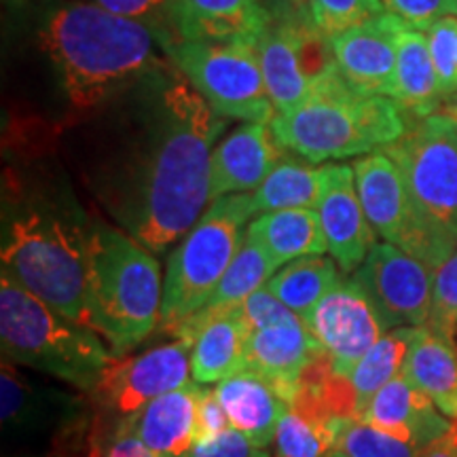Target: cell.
Segmentation results:
<instances>
[{
    "label": "cell",
    "instance_id": "37",
    "mask_svg": "<svg viewBox=\"0 0 457 457\" xmlns=\"http://www.w3.org/2000/svg\"><path fill=\"white\" fill-rule=\"evenodd\" d=\"M328 453L320 432L295 411H288L278 424L271 457H324Z\"/></svg>",
    "mask_w": 457,
    "mask_h": 457
},
{
    "label": "cell",
    "instance_id": "39",
    "mask_svg": "<svg viewBox=\"0 0 457 457\" xmlns=\"http://www.w3.org/2000/svg\"><path fill=\"white\" fill-rule=\"evenodd\" d=\"M242 310L250 330L278 327V324H293L303 320L299 313H295L290 307H286L267 286H262V288L256 290L254 295H250L248 299L242 303Z\"/></svg>",
    "mask_w": 457,
    "mask_h": 457
},
{
    "label": "cell",
    "instance_id": "18",
    "mask_svg": "<svg viewBox=\"0 0 457 457\" xmlns=\"http://www.w3.org/2000/svg\"><path fill=\"white\" fill-rule=\"evenodd\" d=\"M0 398L3 430L9 436L28 438L49 432L64 434L81 424V398L51 386H41L30 377L21 375L9 360H3Z\"/></svg>",
    "mask_w": 457,
    "mask_h": 457
},
{
    "label": "cell",
    "instance_id": "33",
    "mask_svg": "<svg viewBox=\"0 0 457 457\" xmlns=\"http://www.w3.org/2000/svg\"><path fill=\"white\" fill-rule=\"evenodd\" d=\"M347 457H420L424 451L360 420H341L335 449Z\"/></svg>",
    "mask_w": 457,
    "mask_h": 457
},
{
    "label": "cell",
    "instance_id": "24",
    "mask_svg": "<svg viewBox=\"0 0 457 457\" xmlns=\"http://www.w3.org/2000/svg\"><path fill=\"white\" fill-rule=\"evenodd\" d=\"M270 21L265 0H180L182 41H253Z\"/></svg>",
    "mask_w": 457,
    "mask_h": 457
},
{
    "label": "cell",
    "instance_id": "44",
    "mask_svg": "<svg viewBox=\"0 0 457 457\" xmlns=\"http://www.w3.org/2000/svg\"><path fill=\"white\" fill-rule=\"evenodd\" d=\"M449 114H453V117H457V96H453V98H451V112Z\"/></svg>",
    "mask_w": 457,
    "mask_h": 457
},
{
    "label": "cell",
    "instance_id": "3",
    "mask_svg": "<svg viewBox=\"0 0 457 457\" xmlns=\"http://www.w3.org/2000/svg\"><path fill=\"white\" fill-rule=\"evenodd\" d=\"M37 37L77 114L106 104L168 57L148 28L85 0L49 7Z\"/></svg>",
    "mask_w": 457,
    "mask_h": 457
},
{
    "label": "cell",
    "instance_id": "10",
    "mask_svg": "<svg viewBox=\"0 0 457 457\" xmlns=\"http://www.w3.org/2000/svg\"><path fill=\"white\" fill-rule=\"evenodd\" d=\"M265 7L270 21L256 47L273 108L286 112L337 68V62L330 38L313 26L301 0H265Z\"/></svg>",
    "mask_w": 457,
    "mask_h": 457
},
{
    "label": "cell",
    "instance_id": "40",
    "mask_svg": "<svg viewBox=\"0 0 457 457\" xmlns=\"http://www.w3.org/2000/svg\"><path fill=\"white\" fill-rule=\"evenodd\" d=\"M259 451L245 434L236 428H227L216 436L197 441L187 457H254Z\"/></svg>",
    "mask_w": 457,
    "mask_h": 457
},
{
    "label": "cell",
    "instance_id": "38",
    "mask_svg": "<svg viewBox=\"0 0 457 457\" xmlns=\"http://www.w3.org/2000/svg\"><path fill=\"white\" fill-rule=\"evenodd\" d=\"M381 3L386 11L421 32H426L443 17L457 15V0H381Z\"/></svg>",
    "mask_w": 457,
    "mask_h": 457
},
{
    "label": "cell",
    "instance_id": "2",
    "mask_svg": "<svg viewBox=\"0 0 457 457\" xmlns=\"http://www.w3.org/2000/svg\"><path fill=\"white\" fill-rule=\"evenodd\" d=\"M0 208L3 276L91 328V214L85 212L62 165L43 159L4 168Z\"/></svg>",
    "mask_w": 457,
    "mask_h": 457
},
{
    "label": "cell",
    "instance_id": "30",
    "mask_svg": "<svg viewBox=\"0 0 457 457\" xmlns=\"http://www.w3.org/2000/svg\"><path fill=\"white\" fill-rule=\"evenodd\" d=\"M417 333H420V327H400L387 330L367 352V356L353 367L350 379L358 394V415L367 409V404L381 387H386L392 379L403 375L404 362H407L409 350L413 345Z\"/></svg>",
    "mask_w": 457,
    "mask_h": 457
},
{
    "label": "cell",
    "instance_id": "36",
    "mask_svg": "<svg viewBox=\"0 0 457 457\" xmlns=\"http://www.w3.org/2000/svg\"><path fill=\"white\" fill-rule=\"evenodd\" d=\"M426 327L453 341L457 327V250L434 270L432 312Z\"/></svg>",
    "mask_w": 457,
    "mask_h": 457
},
{
    "label": "cell",
    "instance_id": "6",
    "mask_svg": "<svg viewBox=\"0 0 457 457\" xmlns=\"http://www.w3.org/2000/svg\"><path fill=\"white\" fill-rule=\"evenodd\" d=\"M0 347L3 360L83 392L98 390L114 360L94 328L62 316L7 276L0 278Z\"/></svg>",
    "mask_w": 457,
    "mask_h": 457
},
{
    "label": "cell",
    "instance_id": "26",
    "mask_svg": "<svg viewBox=\"0 0 457 457\" xmlns=\"http://www.w3.org/2000/svg\"><path fill=\"white\" fill-rule=\"evenodd\" d=\"M250 242L261 245L278 267L307 254H327L322 220L316 208L273 210L254 216L248 225Z\"/></svg>",
    "mask_w": 457,
    "mask_h": 457
},
{
    "label": "cell",
    "instance_id": "16",
    "mask_svg": "<svg viewBox=\"0 0 457 457\" xmlns=\"http://www.w3.org/2000/svg\"><path fill=\"white\" fill-rule=\"evenodd\" d=\"M191 343V373L197 384H212L245 369L248 322L242 305L208 307L165 330Z\"/></svg>",
    "mask_w": 457,
    "mask_h": 457
},
{
    "label": "cell",
    "instance_id": "27",
    "mask_svg": "<svg viewBox=\"0 0 457 457\" xmlns=\"http://www.w3.org/2000/svg\"><path fill=\"white\" fill-rule=\"evenodd\" d=\"M403 377L415 390L426 394L443 415L457 420V350L453 341L420 327Z\"/></svg>",
    "mask_w": 457,
    "mask_h": 457
},
{
    "label": "cell",
    "instance_id": "4",
    "mask_svg": "<svg viewBox=\"0 0 457 457\" xmlns=\"http://www.w3.org/2000/svg\"><path fill=\"white\" fill-rule=\"evenodd\" d=\"M407 129L409 121L396 102L360 94L339 68L324 74L299 104L276 112L271 121L279 146L313 165L384 151Z\"/></svg>",
    "mask_w": 457,
    "mask_h": 457
},
{
    "label": "cell",
    "instance_id": "31",
    "mask_svg": "<svg viewBox=\"0 0 457 457\" xmlns=\"http://www.w3.org/2000/svg\"><path fill=\"white\" fill-rule=\"evenodd\" d=\"M279 267L271 261V256L250 239H245L244 248L239 250L236 261L231 262L225 276H222L219 288L205 303L208 307H237L254 295L256 290L267 286L276 276Z\"/></svg>",
    "mask_w": 457,
    "mask_h": 457
},
{
    "label": "cell",
    "instance_id": "43",
    "mask_svg": "<svg viewBox=\"0 0 457 457\" xmlns=\"http://www.w3.org/2000/svg\"><path fill=\"white\" fill-rule=\"evenodd\" d=\"M420 457H457V430H451L447 436L428 447Z\"/></svg>",
    "mask_w": 457,
    "mask_h": 457
},
{
    "label": "cell",
    "instance_id": "46",
    "mask_svg": "<svg viewBox=\"0 0 457 457\" xmlns=\"http://www.w3.org/2000/svg\"><path fill=\"white\" fill-rule=\"evenodd\" d=\"M254 457H270V455H265V453H262V451H259V453H256Z\"/></svg>",
    "mask_w": 457,
    "mask_h": 457
},
{
    "label": "cell",
    "instance_id": "17",
    "mask_svg": "<svg viewBox=\"0 0 457 457\" xmlns=\"http://www.w3.org/2000/svg\"><path fill=\"white\" fill-rule=\"evenodd\" d=\"M404 26L407 24L400 17L386 11L330 37L337 68L353 89L360 94L390 98L398 38Z\"/></svg>",
    "mask_w": 457,
    "mask_h": 457
},
{
    "label": "cell",
    "instance_id": "21",
    "mask_svg": "<svg viewBox=\"0 0 457 457\" xmlns=\"http://www.w3.org/2000/svg\"><path fill=\"white\" fill-rule=\"evenodd\" d=\"M324 350L307 328L305 320L293 324L250 330L245 343V369L270 379L288 404L305 364Z\"/></svg>",
    "mask_w": 457,
    "mask_h": 457
},
{
    "label": "cell",
    "instance_id": "1",
    "mask_svg": "<svg viewBox=\"0 0 457 457\" xmlns=\"http://www.w3.org/2000/svg\"><path fill=\"white\" fill-rule=\"evenodd\" d=\"M227 125L165 57L106 104L83 112L66 136L102 212L163 254L205 212L210 157Z\"/></svg>",
    "mask_w": 457,
    "mask_h": 457
},
{
    "label": "cell",
    "instance_id": "34",
    "mask_svg": "<svg viewBox=\"0 0 457 457\" xmlns=\"http://www.w3.org/2000/svg\"><path fill=\"white\" fill-rule=\"evenodd\" d=\"M313 26L327 37H335L350 28L386 13L381 0H301Z\"/></svg>",
    "mask_w": 457,
    "mask_h": 457
},
{
    "label": "cell",
    "instance_id": "32",
    "mask_svg": "<svg viewBox=\"0 0 457 457\" xmlns=\"http://www.w3.org/2000/svg\"><path fill=\"white\" fill-rule=\"evenodd\" d=\"M96 7L136 21L155 34L163 54L182 41L180 0H85Z\"/></svg>",
    "mask_w": 457,
    "mask_h": 457
},
{
    "label": "cell",
    "instance_id": "19",
    "mask_svg": "<svg viewBox=\"0 0 457 457\" xmlns=\"http://www.w3.org/2000/svg\"><path fill=\"white\" fill-rule=\"evenodd\" d=\"M284 155L271 123H242L214 146L210 157V202L254 193Z\"/></svg>",
    "mask_w": 457,
    "mask_h": 457
},
{
    "label": "cell",
    "instance_id": "7",
    "mask_svg": "<svg viewBox=\"0 0 457 457\" xmlns=\"http://www.w3.org/2000/svg\"><path fill=\"white\" fill-rule=\"evenodd\" d=\"M253 195L214 199L168 256L162 324L168 330L204 310L248 237Z\"/></svg>",
    "mask_w": 457,
    "mask_h": 457
},
{
    "label": "cell",
    "instance_id": "23",
    "mask_svg": "<svg viewBox=\"0 0 457 457\" xmlns=\"http://www.w3.org/2000/svg\"><path fill=\"white\" fill-rule=\"evenodd\" d=\"M216 394L231 428L245 434L256 449L273 443L278 424L290 411V404L276 386L250 369H242L222 379Z\"/></svg>",
    "mask_w": 457,
    "mask_h": 457
},
{
    "label": "cell",
    "instance_id": "14",
    "mask_svg": "<svg viewBox=\"0 0 457 457\" xmlns=\"http://www.w3.org/2000/svg\"><path fill=\"white\" fill-rule=\"evenodd\" d=\"M305 324L313 339L330 353L335 373L345 377L386 333L367 295L345 273L320 299Z\"/></svg>",
    "mask_w": 457,
    "mask_h": 457
},
{
    "label": "cell",
    "instance_id": "15",
    "mask_svg": "<svg viewBox=\"0 0 457 457\" xmlns=\"http://www.w3.org/2000/svg\"><path fill=\"white\" fill-rule=\"evenodd\" d=\"M322 171L318 214L322 220L328 253L345 276L362 265L375 242V228L360 202L353 168L345 163H328Z\"/></svg>",
    "mask_w": 457,
    "mask_h": 457
},
{
    "label": "cell",
    "instance_id": "8",
    "mask_svg": "<svg viewBox=\"0 0 457 457\" xmlns=\"http://www.w3.org/2000/svg\"><path fill=\"white\" fill-rule=\"evenodd\" d=\"M384 151L403 171L421 227L453 254L457 250V117L430 114Z\"/></svg>",
    "mask_w": 457,
    "mask_h": 457
},
{
    "label": "cell",
    "instance_id": "35",
    "mask_svg": "<svg viewBox=\"0 0 457 457\" xmlns=\"http://www.w3.org/2000/svg\"><path fill=\"white\" fill-rule=\"evenodd\" d=\"M432 64L445 100L457 96V15H447L426 30Z\"/></svg>",
    "mask_w": 457,
    "mask_h": 457
},
{
    "label": "cell",
    "instance_id": "28",
    "mask_svg": "<svg viewBox=\"0 0 457 457\" xmlns=\"http://www.w3.org/2000/svg\"><path fill=\"white\" fill-rule=\"evenodd\" d=\"M322 171L305 159L286 153L265 182L253 193L254 216L288 208H318Z\"/></svg>",
    "mask_w": 457,
    "mask_h": 457
},
{
    "label": "cell",
    "instance_id": "13",
    "mask_svg": "<svg viewBox=\"0 0 457 457\" xmlns=\"http://www.w3.org/2000/svg\"><path fill=\"white\" fill-rule=\"evenodd\" d=\"M191 343L171 341L136 358H114L96 390V400L112 421L128 420L171 390L188 384Z\"/></svg>",
    "mask_w": 457,
    "mask_h": 457
},
{
    "label": "cell",
    "instance_id": "25",
    "mask_svg": "<svg viewBox=\"0 0 457 457\" xmlns=\"http://www.w3.org/2000/svg\"><path fill=\"white\" fill-rule=\"evenodd\" d=\"M390 98L396 102L404 117L420 119L438 112L443 104L441 85L434 71L426 32L404 26L398 38V57Z\"/></svg>",
    "mask_w": 457,
    "mask_h": 457
},
{
    "label": "cell",
    "instance_id": "42",
    "mask_svg": "<svg viewBox=\"0 0 457 457\" xmlns=\"http://www.w3.org/2000/svg\"><path fill=\"white\" fill-rule=\"evenodd\" d=\"M228 426H231V421H228L225 409H222L219 394H216V390H208V387H204L202 394H199V403H197L195 443L205 441V438L225 432Z\"/></svg>",
    "mask_w": 457,
    "mask_h": 457
},
{
    "label": "cell",
    "instance_id": "5",
    "mask_svg": "<svg viewBox=\"0 0 457 457\" xmlns=\"http://www.w3.org/2000/svg\"><path fill=\"white\" fill-rule=\"evenodd\" d=\"M87 290L91 328L111 341L114 358L140 345L162 320L157 256L100 216H91Z\"/></svg>",
    "mask_w": 457,
    "mask_h": 457
},
{
    "label": "cell",
    "instance_id": "20",
    "mask_svg": "<svg viewBox=\"0 0 457 457\" xmlns=\"http://www.w3.org/2000/svg\"><path fill=\"white\" fill-rule=\"evenodd\" d=\"M358 420L392 434L400 441L415 445L421 451L432 447L453 430L436 411V404L426 394L415 390L403 375L381 387Z\"/></svg>",
    "mask_w": 457,
    "mask_h": 457
},
{
    "label": "cell",
    "instance_id": "11",
    "mask_svg": "<svg viewBox=\"0 0 457 457\" xmlns=\"http://www.w3.org/2000/svg\"><path fill=\"white\" fill-rule=\"evenodd\" d=\"M352 168L364 214L377 236L426 262L432 271L449 259L447 250L421 227L403 171L386 151L358 157Z\"/></svg>",
    "mask_w": 457,
    "mask_h": 457
},
{
    "label": "cell",
    "instance_id": "41",
    "mask_svg": "<svg viewBox=\"0 0 457 457\" xmlns=\"http://www.w3.org/2000/svg\"><path fill=\"white\" fill-rule=\"evenodd\" d=\"M98 457H159L146 447L145 443L131 432L128 421H111V430L104 436V441L100 443Z\"/></svg>",
    "mask_w": 457,
    "mask_h": 457
},
{
    "label": "cell",
    "instance_id": "45",
    "mask_svg": "<svg viewBox=\"0 0 457 457\" xmlns=\"http://www.w3.org/2000/svg\"><path fill=\"white\" fill-rule=\"evenodd\" d=\"M324 457H347V455H343V453H339V451H330V453H327Z\"/></svg>",
    "mask_w": 457,
    "mask_h": 457
},
{
    "label": "cell",
    "instance_id": "12",
    "mask_svg": "<svg viewBox=\"0 0 457 457\" xmlns=\"http://www.w3.org/2000/svg\"><path fill=\"white\" fill-rule=\"evenodd\" d=\"M352 278L375 307L386 333L426 327L430 320L434 271L398 245L377 242Z\"/></svg>",
    "mask_w": 457,
    "mask_h": 457
},
{
    "label": "cell",
    "instance_id": "22",
    "mask_svg": "<svg viewBox=\"0 0 457 457\" xmlns=\"http://www.w3.org/2000/svg\"><path fill=\"white\" fill-rule=\"evenodd\" d=\"M204 387L188 381L179 390L142 407L138 413L128 417L131 432L159 457H187L195 445L197 403Z\"/></svg>",
    "mask_w": 457,
    "mask_h": 457
},
{
    "label": "cell",
    "instance_id": "29",
    "mask_svg": "<svg viewBox=\"0 0 457 457\" xmlns=\"http://www.w3.org/2000/svg\"><path fill=\"white\" fill-rule=\"evenodd\" d=\"M341 270L333 256L307 254L284 265L270 282L267 288L290 307L295 313L305 320L320 299L333 288L341 278Z\"/></svg>",
    "mask_w": 457,
    "mask_h": 457
},
{
    "label": "cell",
    "instance_id": "9",
    "mask_svg": "<svg viewBox=\"0 0 457 457\" xmlns=\"http://www.w3.org/2000/svg\"><path fill=\"white\" fill-rule=\"evenodd\" d=\"M259 43L180 41L165 51L212 111L228 121L271 123L276 108L262 74Z\"/></svg>",
    "mask_w": 457,
    "mask_h": 457
}]
</instances>
